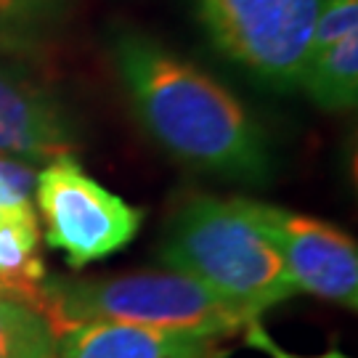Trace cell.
Returning a JSON list of instances; mask_svg holds the SVG:
<instances>
[{"mask_svg": "<svg viewBox=\"0 0 358 358\" xmlns=\"http://www.w3.org/2000/svg\"><path fill=\"white\" fill-rule=\"evenodd\" d=\"M3 205H6V202H3V196H0V207H3Z\"/></svg>", "mask_w": 358, "mask_h": 358, "instance_id": "obj_16", "label": "cell"}, {"mask_svg": "<svg viewBox=\"0 0 358 358\" xmlns=\"http://www.w3.org/2000/svg\"><path fill=\"white\" fill-rule=\"evenodd\" d=\"M0 358H59V334L43 310L0 292Z\"/></svg>", "mask_w": 358, "mask_h": 358, "instance_id": "obj_11", "label": "cell"}, {"mask_svg": "<svg viewBox=\"0 0 358 358\" xmlns=\"http://www.w3.org/2000/svg\"><path fill=\"white\" fill-rule=\"evenodd\" d=\"M255 226L276 247L297 292L358 308V247L337 226L287 207L247 199Z\"/></svg>", "mask_w": 358, "mask_h": 358, "instance_id": "obj_6", "label": "cell"}, {"mask_svg": "<svg viewBox=\"0 0 358 358\" xmlns=\"http://www.w3.org/2000/svg\"><path fill=\"white\" fill-rule=\"evenodd\" d=\"M244 340H247L250 348H257V350L268 353L271 358H348L345 353H340V350H327V353H319V356H297V353H289V350H284V348L271 337L268 329H266L260 321H252V324L244 329Z\"/></svg>", "mask_w": 358, "mask_h": 358, "instance_id": "obj_15", "label": "cell"}, {"mask_svg": "<svg viewBox=\"0 0 358 358\" xmlns=\"http://www.w3.org/2000/svg\"><path fill=\"white\" fill-rule=\"evenodd\" d=\"M35 180H38V170L32 162L0 157V196L6 205L29 202L35 194Z\"/></svg>", "mask_w": 358, "mask_h": 358, "instance_id": "obj_14", "label": "cell"}, {"mask_svg": "<svg viewBox=\"0 0 358 358\" xmlns=\"http://www.w3.org/2000/svg\"><path fill=\"white\" fill-rule=\"evenodd\" d=\"M220 56L273 90L300 88L324 0H192Z\"/></svg>", "mask_w": 358, "mask_h": 358, "instance_id": "obj_4", "label": "cell"}, {"mask_svg": "<svg viewBox=\"0 0 358 358\" xmlns=\"http://www.w3.org/2000/svg\"><path fill=\"white\" fill-rule=\"evenodd\" d=\"M38 308L56 334L77 324H128L226 340L244 334L250 316L178 271H136L103 279L45 276Z\"/></svg>", "mask_w": 358, "mask_h": 358, "instance_id": "obj_3", "label": "cell"}, {"mask_svg": "<svg viewBox=\"0 0 358 358\" xmlns=\"http://www.w3.org/2000/svg\"><path fill=\"white\" fill-rule=\"evenodd\" d=\"M112 56L138 122L167 154L220 178L268 180L266 133L215 77L141 32L117 35Z\"/></svg>", "mask_w": 358, "mask_h": 358, "instance_id": "obj_1", "label": "cell"}, {"mask_svg": "<svg viewBox=\"0 0 358 358\" xmlns=\"http://www.w3.org/2000/svg\"><path fill=\"white\" fill-rule=\"evenodd\" d=\"M350 35H358V0H324L310 35L308 59L313 53L332 48Z\"/></svg>", "mask_w": 358, "mask_h": 358, "instance_id": "obj_13", "label": "cell"}, {"mask_svg": "<svg viewBox=\"0 0 358 358\" xmlns=\"http://www.w3.org/2000/svg\"><path fill=\"white\" fill-rule=\"evenodd\" d=\"M0 292H3V289H0Z\"/></svg>", "mask_w": 358, "mask_h": 358, "instance_id": "obj_17", "label": "cell"}, {"mask_svg": "<svg viewBox=\"0 0 358 358\" xmlns=\"http://www.w3.org/2000/svg\"><path fill=\"white\" fill-rule=\"evenodd\" d=\"M162 263L192 276L252 321L297 294L276 247L255 226L247 199L194 196L173 217Z\"/></svg>", "mask_w": 358, "mask_h": 358, "instance_id": "obj_2", "label": "cell"}, {"mask_svg": "<svg viewBox=\"0 0 358 358\" xmlns=\"http://www.w3.org/2000/svg\"><path fill=\"white\" fill-rule=\"evenodd\" d=\"M35 199L45 223V242L62 250L72 268H83L128 247L143 220L138 207L103 189L72 154L38 170Z\"/></svg>", "mask_w": 358, "mask_h": 358, "instance_id": "obj_5", "label": "cell"}, {"mask_svg": "<svg viewBox=\"0 0 358 358\" xmlns=\"http://www.w3.org/2000/svg\"><path fill=\"white\" fill-rule=\"evenodd\" d=\"M220 340L128 324H77L59 332V358H223Z\"/></svg>", "mask_w": 358, "mask_h": 358, "instance_id": "obj_8", "label": "cell"}, {"mask_svg": "<svg viewBox=\"0 0 358 358\" xmlns=\"http://www.w3.org/2000/svg\"><path fill=\"white\" fill-rule=\"evenodd\" d=\"M38 244L40 226L29 202L0 207V289L35 308L48 276Z\"/></svg>", "mask_w": 358, "mask_h": 358, "instance_id": "obj_9", "label": "cell"}, {"mask_svg": "<svg viewBox=\"0 0 358 358\" xmlns=\"http://www.w3.org/2000/svg\"><path fill=\"white\" fill-rule=\"evenodd\" d=\"M66 0H0V48H27L53 24Z\"/></svg>", "mask_w": 358, "mask_h": 358, "instance_id": "obj_12", "label": "cell"}, {"mask_svg": "<svg viewBox=\"0 0 358 358\" xmlns=\"http://www.w3.org/2000/svg\"><path fill=\"white\" fill-rule=\"evenodd\" d=\"M75 125L48 88L0 64V157L53 162L75 149Z\"/></svg>", "mask_w": 358, "mask_h": 358, "instance_id": "obj_7", "label": "cell"}, {"mask_svg": "<svg viewBox=\"0 0 358 358\" xmlns=\"http://www.w3.org/2000/svg\"><path fill=\"white\" fill-rule=\"evenodd\" d=\"M300 88L327 112L353 109L358 99V35L340 40L327 51L313 53L303 69Z\"/></svg>", "mask_w": 358, "mask_h": 358, "instance_id": "obj_10", "label": "cell"}]
</instances>
